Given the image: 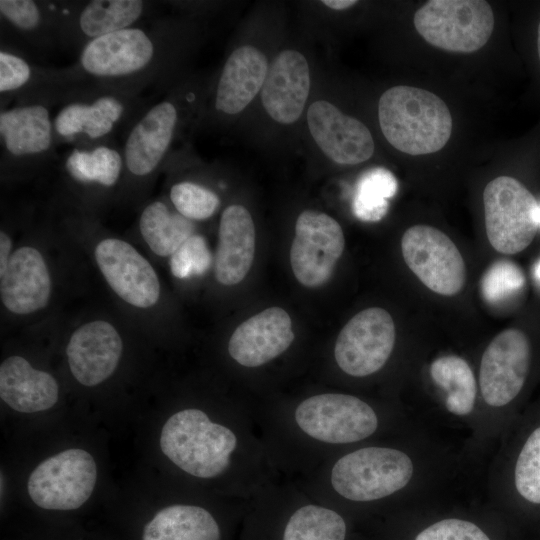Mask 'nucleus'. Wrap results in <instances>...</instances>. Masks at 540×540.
<instances>
[{"label":"nucleus","instance_id":"obj_12","mask_svg":"<svg viewBox=\"0 0 540 540\" xmlns=\"http://www.w3.org/2000/svg\"><path fill=\"white\" fill-rule=\"evenodd\" d=\"M401 250L410 270L433 292L453 296L463 288V257L441 230L428 225L412 226L402 236Z\"/></svg>","mask_w":540,"mask_h":540},{"label":"nucleus","instance_id":"obj_7","mask_svg":"<svg viewBox=\"0 0 540 540\" xmlns=\"http://www.w3.org/2000/svg\"><path fill=\"white\" fill-rule=\"evenodd\" d=\"M413 23L432 46L472 53L488 42L495 19L490 4L483 0H430L415 12Z\"/></svg>","mask_w":540,"mask_h":540},{"label":"nucleus","instance_id":"obj_43","mask_svg":"<svg viewBox=\"0 0 540 540\" xmlns=\"http://www.w3.org/2000/svg\"><path fill=\"white\" fill-rule=\"evenodd\" d=\"M536 220H537L538 225H540V204H538L537 206Z\"/></svg>","mask_w":540,"mask_h":540},{"label":"nucleus","instance_id":"obj_26","mask_svg":"<svg viewBox=\"0 0 540 540\" xmlns=\"http://www.w3.org/2000/svg\"><path fill=\"white\" fill-rule=\"evenodd\" d=\"M255 253V227L249 211L242 205L227 206L221 215L215 275L227 286L240 283L249 272Z\"/></svg>","mask_w":540,"mask_h":540},{"label":"nucleus","instance_id":"obj_19","mask_svg":"<svg viewBox=\"0 0 540 540\" xmlns=\"http://www.w3.org/2000/svg\"><path fill=\"white\" fill-rule=\"evenodd\" d=\"M62 2L0 0L1 44L29 55L59 46Z\"/></svg>","mask_w":540,"mask_h":540},{"label":"nucleus","instance_id":"obj_5","mask_svg":"<svg viewBox=\"0 0 540 540\" xmlns=\"http://www.w3.org/2000/svg\"><path fill=\"white\" fill-rule=\"evenodd\" d=\"M193 94L173 89L153 102L123 137L124 179L141 183L155 176L170 157L182 123V110Z\"/></svg>","mask_w":540,"mask_h":540},{"label":"nucleus","instance_id":"obj_8","mask_svg":"<svg viewBox=\"0 0 540 540\" xmlns=\"http://www.w3.org/2000/svg\"><path fill=\"white\" fill-rule=\"evenodd\" d=\"M412 474L413 463L404 452L366 447L344 455L334 464L331 484L342 497L367 502L401 490Z\"/></svg>","mask_w":540,"mask_h":540},{"label":"nucleus","instance_id":"obj_11","mask_svg":"<svg viewBox=\"0 0 540 540\" xmlns=\"http://www.w3.org/2000/svg\"><path fill=\"white\" fill-rule=\"evenodd\" d=\"M298 427L308 436L329 444H347L371 436L378 427L374 410L347 394L324 393L302 401L294 412Z\"/></svg>","mask_w":540,"mask_h":540},{"label":"nucleus","instance_id":"obj_37","mask_svg":"<svg viewBox=\"0 0 540 540\" xmlns=\"http://www.w3.org/2000/svg\"><path fill=\"white\" fill-rule=\"evenodd\" d=\"M212 256L201 235H192L171 256V273L179 279L204 274L210 267Z\"/></svg>","mask_w":540,"mask_h":540},{"label":"nucleus","instance_id":"obj_16","mask_svg":"<svg viewBox=\"0 0 540 540\" xmlns=\"http://www.w3.org/2000/svg\"><path fill=\"white\" fill-rule=\"evenodd\" d=\"M78 80L71 66L52 68L37 64L17 50L1 44L0 108L12 103L56 99L60 103Z\"/></svg>","mask_w":540,"mask_h":540},{"label":"nucleus","instance_id":"obj_42","mask_svg":"<svg viewBox=\"0 0 540 540\" xmlns=\"http://www.w3.org/2000/svg\"><path fill=\"white\" fill-rule=\"evenodd\" d=\"M537 49H538V55L540 59V23L538 25V32H537Z\"/></svg>","mask_w":540,"mask_h":540},{"label":"nucleus","instance_id":"obj_9","mask_svg":"<svg viewBox=\"0 0 540 540\" xmlns=\"http://www.w3.org/2000/svg\"><path fill=\"white\" fill-rule=\"evenodd\" d=\"M485 228L491 246L503 254H516L533 241L538 203L519 180L499 176L483 192Z\"/></svg>","mask_w":540,"mask_h":540},{"label":"nucleus","instance_id":"obj_14","mask_svg":"<svg viewBox=\"0 0 540 540\" xmlns=\"http://www.w3.org/2000/svg\"><path fill=\"white\" fill-rule=\"evenodd\" d=\"M344 246L343 230L334 218L314 210L301 212L290 249V263L296 279L309 288L326 283Z\"/></svg>","mask_w":540,"mask_h":540},{"label":"nucleus","instance_id":"obj_40","mask_svg":"<svg viewBox=\"0 0 540 540\" xmlns=\"http://www.w3.org/2000/svg\"><path fill=\"white\" fill-rule=\"evenodd\" d=\"M322 3L334 10H345L356 5L358 1L356 0H324Z\"/></svg>","mask_w":540,"mask_h":540},{"label":"nucleus","instance_id":"obj_10","mask_svg":"<svg viewBox=\"0 0 540 540\" xmlns=\"http://www.w3.org/2000/svg\"><path fill=\"white\" fill-rule=\"evenodd\" d=\"M97 480L90 453L71 448L41 462L28 479L32 501L46 510H73L91 496Z\"/></svg>","mask_w":540,"mask_h":540},{"label":"nucleus","instance_id":"obj_20","mask_svg":"<svg viewBox=\"0 0 540 540\" xmlns=\"http://www.w3.org/2000/svg\"><path fill=\"white\" fill-rule=\"evenodd\" d=\"M307 122L316 144L337 164L356 165L374 153V140L365 124L328 101L313 102L308 108Z\"/></svg>","mask_w":540,"mask_h":540},{"label":"nucleus","instance_id":"obj_22","mask_svg":"<svg viewBox=\"0 0 540 540\" xmlns=\"http://www.w3.org/2000/svg\"><path fill=\"white\" fill-rule=\"evenodd\" d=\"M294 340L292 321L280 307L267 308L241 323L228 343L230 356L245 367H258L285 352Z\"/></svg>","mask_w":540,"mask_h":540},{"label":"nucleus","instance_id":"obj_35","mask_svg":"<svg viewBox=\"0 0 540 540\" xmlns=\"http://www.w3.org/2000/svg\"><path fill=\"white\" fill-rule=\"evenodd\" d=\"M515 485L523 498L540 504V427L531 433L518 456Z\"/></svg>","mask_w":540,"mask_h":540},{"label":"nucleus","instance_id":"obj_36","mask_svg":"<svg viewBox=\"0 0 540 540\" xmlns=\"http://www.w3.org/2000/svg\"><path fill=\"white\" fill-rule=\"evenodd\" d=\"M524 285L525 277L521 269L504 260L488 268L481 282V290L485 300L495 304L519 293Z\"/></svg>","mask_w":540,"mask_h":540},{"label":"nucleus","instance_id":"obj_4","mask_svg":"<svg viewBox=\"0 0 540 540\" xmlns=\"http://www.w3.org/2000/svg\"><path fill=\"white\" fill-rule=\"evenodd\" d=\"M237 446L229 428L212 422L195 408L181 410L164 424L160 447L176 466L198 478H213L223 473Z\"/></svg>","mask_w":540,"mask_h":540},{"label":"nucleus","instance_id":"obj_27","mask_svg":"<svg viewBox=\"0 0 540 540\" xmlns=\"http://www.w3.org/2000/svg\"><path fill=\"white\" fill-rule=\"evenodd\" d=\"M0 397L18 412L35 413L56 404L59 387L51 374L21 356H10L0 366Z\"/></svg>","mask_w":540,"mask_h":540},{"label":"nucleus","instance_id":"obj_28","mask_svg":"<svg viewBox=\"0 0 540 540\" xmlns=\"http://www.w3.org/2000/svg\"><path fill=\"white\" fill-rule=\"evenodd\" d=\"M63 169L76 185L112 189L124 179L122 147L116 142L74 146L64 156Z\"/></svg>","mask_w":540,"mask_h":540},{"label":"nucleus","instance_id":"obj_38","mask_svg":"<svg viewBox=\"0 0 540 540\" xmlns=\"http://www.w3.org/2000/svg\"><path fill=\"white\" fill-rule=\"evenodd\" d=\"M415 540H490L474 523L444 519L421 531Z\"/></svg>","mask_w":540,"mask_h":540},{"label":"nucleus","instance_id":"obj_18","mask_svg":"<svg viewBox=\"0 0 540 540\" xmlns=\"http://www.w3.org/2000/svg\"><path fill=\"white\" fill-rule=\"evenodd\" d=\"M95 259L105 280L122 300L138 308L157 303L158 276L132 245L116 238L103 239L95 248Z\"/></svg>","mask_w":540,"mask_h":540},{"label":"nucleus","instance_id":"obj_29","mask_svg":"<svg viewBox=\"0 0 540 540\" xmlns=\"http://www.w3.org/2000/svg\"><path fill=\"white\" fill-rule=\"evenodd\" d=\"M215 518L195 505H171L145 525L142 540H220Z\"/></svg>","mask_w":540,"mask_h":540},{"label":"nucleus","instance_id":"obj_33","mask_svg":"<svg viewBox=\"0 0 540 540\" xmlns=\"http://www.w3.org/2000/svg\"><path fill=\"white\" fill-rule=\"evenodd\" d=\"M346 524L334 510L305 505L289 518L283 540H345Z\"/></svg>","mask_w":540,"mask_h":540},{"label":"nucleus","instance_id":"obj_1","mask_svg":"<svg viewBox=\"0 0 540 540\" xmlns=\"http://www.w3.org/2000/svg\"><path fill=\"white\" fill-rule=\"evenodd\" d=\"M176 27L150 19L87 43L71 68L80 81L140 95L165 84L177 49Z\"/></svg>","mask_w":540,"mask_h":540},{"label":"nucleus","instance_id":"obj_17","mask_svg":"<svg viewBox=\"0 0 540 540\" xmlns=\"http://www.w3.org/2000/svg\"><path fill=\"white\" fill-rule=\"evenodd\" d=\"M530 346L518 329L499 333L487 346L480 365V388L484 401L500 407L521 391L529 370Z\"/></svg>","mask_w":540,"mask_h":540},{"label":"nucleus","instance_id":"obj_41","mask_svg":"<svg viewBox=\"0 0 540 540\" xmlns=\"http://www.w3.org/2000/svg\"><path fill=\"white\" fill-rule=\"evenodd\" d=\"M534 278L540 284V260L535 264Z\"/></svg>","mask_w":540,"mask_h":540},{"label":"nucleus","instance_id":"obj_34","mask_svg":"<svg viewBox=\"0 0 540 540\" xmlns=\"http://www.w3.org/2000/svg\"><path fill=\"white\" fill-rule=\"evenodd\" d=\"M169 197L176 211L192 221L210 218L220 205L219 196L214 191L192 181L174 183Z\"/></svg>","mask_w":540,"mask_h":540},{"label":"nucleus","instance_id":"obj_24","mask_svg":"<svg viewBox=\"0 0 540 540\" xmlns=\"http://www.w3.org/2000/svg\"><path fill=\"white\" fill-rule=\"evenodd\" d=\"M0 295L4 306L26 315L44 308L51 295L50 274L41 253L29 246L14 251L0 274Z\"/></svg>","mask_w":540,"mask_h":540},{"label":"nucleus","instance_id":"obj_3","mask_svg":"<svg viewBox=\"0 0 540 540\" xmlns=\"http://www.w3.org/2000/svg\"><path fill=\"white\" fill-rule=\"evenodd\" d=\"M378 118L386 140L413 156L441 150L453 128L449 108L440 97L407 85L391 87L381 95Z\"/></svg>","mask_w":540,"mask_h":540},{"label":"nucleus","instance_id":"obj_23","mask_svg":"<svg viewBox=\"0 0 540 540\" xmlns=\"http://www.w3.org/2000/svg\"><path fill=\"white\" fill-rule=\"evenodd\" d=\"M310 83L306 58L296 50L282 51L269 67L261 90L266 112L278 123L296 122L309 96Z\"/></svg>","mask_w":540,"mask_h":540},{"label":"nucleus","instance_id":"obj_21","mask_svg":"<svg viewBox=\"0 0 540 540\" xmlns=\"http://www.w3.org/2000/svg\"><path fill=\"white\" fill-rule=\"evenodd\" d=\"M122 339L114 326L97 320L80 326L66 348L74 378L84 386H95L116 370L122 355Z\"/></svg>","mask_w":540,"mask_h":540},{"label":"nucleus","instance_id":"obj_39","mask_svg":"<svg viewBox=\"0 0 540 540\" xmlns=\"http://www.w3.org/2000/svg\"><path fill=\"white\" fill-rule=\"evenodd\" d=\"M12 241L10 236L3 230L0 232V274H2L8 266L11 258Z\"/></svg>","mask_w":540,"mask_h":540},{"label":"nucleus","instance_id":"obj_32","mask_svg":"<svg viewBox=\"0 0 540 540\" xmlns=\"http://www.w3.org/2000/svg\"><path fill=\"white\" fill-rule=\"evenodd\" d=\"M398 190L394 174L386 168L365 171L357 180L352 202L354 215L363 222H378L389 209V200Z\"/></svg>","mask_w":540,"mask_h":540},{"label":"nucleus","instance_id":"obj_13","mask_svg":"<svg viewBox=\"0 0 540 540\" xmlns=\"http://www.w3.org/2000/svg\"><path fill=\"white\" fill-rule=\"evenodd\" d=\"M156 4L143 0L62 2L59 46L79 53L92 40L150 20Z\"/></svg>","mask_w":540,"mask_h":540},{"label":"nucleus","instance_id":"obj_2","mask_svg":"<svg viewBox=\"0 0 540 540\" xmlns=\"http://www.w3.org/2000/svg\"><path fill=\"white\" fill-rule=\"evenodd\" d=\"M153 103L143 94L81 82L63 98L54 114L58 145L93 146L116 142Z\"/></svg>","mask_w":540,"mask_h":540},{"label":"nucleus","instance_id":"obj_30","mask_svg":"<svg viewBox=\"0 0 540 540\" xmlns=\"http://www.w3.org/2000/svg\"><path fill=\"white\" fill-rule=\"evenodd\" d=\"M140 233L149 248L158 256H172L192 235L195 225L167 204L155 200L145 206L139 219Z\"/></svg>","mask_w":540,"mask_h":540},{"label":"nucleus","instance_id":"obj_15","mask_svg":"<svg viewBox=\"0 0 540 540\" xmlns=\"http://www.w3.org/2000/svg\"><path fill=\"white\" fill-rule=\"evenodd\" d=\"M395 325L383 308H367L352 317L340 331L335 360L342 371L364 377L380 370L395 344Z\"/></svg>","mask_w":540,"mask_h":540},{"label":"nucleus","instance_id":"obj_25","mask_svg":"<svg viewBox=\"0 0 540 540\" xmlns=\"http://www.w3.org/2000/svg\"><path fill=\"white\" fill-rule=\"evenodd\" d=\"M268 69L265 55L257 48L245 45L235 49L218 78L214 110L223 115L243 111L263 87Z\"/></svg>","mask_w":540,"mask_h":540},{"label":"nucleus","instance_id":"obj_31","mask_svg":"<svg viewBox=\"0 0 540 540\" xmlns=\"http://www.w3.org/2000/svg\"><path fill=\"white\" fill-rule=\"evenodd\" d=\"M432 380L446 393L449 412L464 416L474 407L477 385L469 364L461 357L449 355L435 359L430 366Z\"/></svg>","mask_w":540,"mask_h":540},{"label":"nucleus","instance_id":"obj_6","mask_svg":"<svg viewBox=\"0 0 540 540\" xmlns=\"http://www.w3.org/2000/svg\"><path fill=\"white\" fill-rule=\"evenodd\" d=\"M56 99L15 102L0 109L2 172L36 169L52 160L59 146L52 111Z\"/></svg>","mask_w":540,"mask_h":540}]
</instances>
